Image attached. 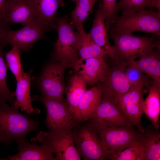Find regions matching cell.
Returning a JSON list of instances; mask_svg holds the SVG:
<instances>
[{
    "label": "cell",
    "mask_w": 160,
    "mask_h": 160,
    "mask_svg": "<svg viewBox=\"0 0 160 160\" xmlns=\"http://www.w3.org/2000/svg\"><path fill=\"white\" fill-rule=\"evenodd\" d=\"M108 32L114 43L113 63L116 65L126 67L130 65L144 53L155 47L160 48V36L156 35L149 37L110 30Z\"/></svg>",
    "instance_id": "obj_1"
},
{
    "label": "cell",
    "mask_w": 160,
    "mask_h": 160,
    "mask_svg": "<svg viewBox=\"0 0 160 160\" xmlns=\"http://www.w3.org/2000/svg\"><path fill=\"white\" fill-rule=\"evenodd\" d=\"M54 29L57 31L58 37L54 44L52 61H59L67 68H70L79 59L78 47L85 32L75 31L66 15L56 17Z\"/></svg>",
    "instance_id": "obj_2"
},
{
    "label": "cell",
    "mask_w": 160,
    "mask_h": 160,
    "mask_svg": "<svg viewBox=\"0 0 160 160\" xmlns=\"http://www.w3.org/2000/svg\"><path fill=\"white\" fill-rule=\"evenodd\" d=\"M39 123L6 103L0 105V137L9 144L12 140L18 143L25 140L29 132L38 129Z\"/></svg>",
    "instance_id": "obj_3"
},
{
    "label": "cell",
    "mask_w": 160,
    "mask_h": 160,
    "mask_svg": "<svg viewBox=\"0 0 160 160\" xmlns=\"http://www.w3.org/2000/svg\"><path fill=\"white\" fill-rule=\"evenodd\" d=\"M109 30L129 33L140 31L160 36V13L150 9L118 16Z\"/></svg>",
    "instance_id": "obj_4"
},
{
    "label": "cell",
    "mask_w": 160,
    "mask_h": 160,
    "mask_svg": "<svg viewBox=\"0 0 160 160\" xmlns=\"http://www.w3.org/2000/svg\"><path fill=\"white\" fill-rule=\"evenodd\" d=\"M37 140L55 154L56 160H81L74 142L71 129L40 131Z\"/></svg>",
    "instance_id": "obj_5"
},
{
    "label": "cell",
    "mask_w": 160,
    "mask_h": 160,
    "mask_svg": "<svg viewBox=\"0 0 160 160\" xmlns=\"http://www.w3.org/2000/svg\"><path fill=\"white\" fill-rule=\"evenodd\" d=\"M132 126L109 127L97 131L107 158L110 159L132 143L141 140L143 135Z\"/></svg>",
    "instance_id": "obj_6"
},
{
    "label": "cell",
    "mask_w": 160,
    "mask_h": 160,
    "mask_svg": "<svg viewBox=\"0 0 160 160\" xmlns=\"http://www.w3.org/2000/svg\"><path fill=\"white\" fill-rule=\"evenodd\" d=\"M66 66L60 62L52 61L44 67L37 78V86L41 95L63 100L65 90L64 73Z\"/></svg>",
    "instance_id": "obj_7"
},
{
    "label": "cell",
    "mask_w": 160,
    "mask_h": 160,
    "mask_svg": "<svg viewBox=\"0 0 160 160\" xmlns=\"http://www.w3.org/2000/svg\"><path fill=\"white\" fill-rule=\"evenodd\" d=\"M33 99L41 102L45 105L47 111L45 122L49 131L72 129L75 125L77 120L64 100L50 98L41 95H35Z\"/></svg>",
    "instance_id": "obj_8"
},
{
    "label": "cell",
    "mask_w": 160,
    "mask_h": 160,
    "mask_svg": "<svg viewBox=\"0 0 160 160\" xmlns=\"http://www.w3.org/2000/svg\"><path fill=\"white\" fill-rule=\"evenodd\" d=\"M144 86L141 83L135 85L121 97L113 100L121 111L142 133L145 132L141 124L144 113Z\"/></svg>",
    "instance_id": "obj_9"
},
{
    "label": "cell",
    "mask_w": 160,
    "mask_h": 160,
    "mask_svg": "<svg viewBox=\"0 0 160 160\" xmlns=\"http://www.w3.org/2000/svg\"><path fill=\"white\" fill-rule=\"evenodd\" d=\"M72 132L77 151L84 160L107 158L97 131L90 124Z\"/></svg>",
    "instance_id": "obj_10"
},
{
    "label": "cell",
    "mask_w": 160,
    "mask_h": 160,
    "mask_svg": "<svg viewBox=\"0 0 160 160\" xmlns=\"http://www.w3.org/2000/svg\"><path fill=\"white\" fill-rule=\"evenodd\" d=\"M91 119L89 124L97 131L109 127L133 125L119 110L113 98L103 94Z\"/></svg>",
    "instance_id": "obj_11"
},
{
    "label": "cell",
    "mask_w": 160,
    "mask_h": 160,
    "mask_svg": "<svg viewBox=\"0 0 160 160\" xmlns=\"http://www.w3.org/2000/svg\"><path fill=\"white\" fill-rule=\"evenodd\" d=\"M46 31L35 19L18 30H12L8 27L2 45L4 47L9 44L20 50L29 51L35 42L44 38Z\"/></svg>",
    "instance_id": "obj_12"
},
{
    "label": "cell",
    "mask_w": 160,
    "mask_h": 160,
    "mask_svg": "<svg viewBox=\"0 0 160 160\" xmlns=\"http://www.w3.org/2000/svg\"><path fill=\"white\" fill-rule=\"evenodd\" d=\"M106 55L86 59H79L71 66L87 84L93 86L99 81L103 82L109 69Z\"/></svg>",
    "instance_id": "obj_13"
},
{
    "label": "cell",
    "mask_w": 160,
    "mask_h": 160,
    "mask_svg": "<svg viewBox=\"0 0 160 160\" xmlns=\"http://www.w3.org/2000/svg\"><path fill=\"white\" fill-rule=\"evenodd\" d=\"M35 19L31 0H5L2 20L7 25L17 23L25 26Z\"/></svg>",
    "instance_id": "obj_14"
},
{
    "label": "cell",
    "mask_w": 160,
    "mask_h": 160,
    "mask_svg": "<svg viewBox=\"0 0 160 160\" xmlns=\"http://www.w3.org/2000/svg\"><path fill=\"white\" fill-rule=\"evenodd\" d=\"M124 67L116 65L109 70L105 80L101 85L102 94L117 99L132 87L124 73Z\"/></svg>",
    "instance_id": "obj_15"
},
{
    "label": "cell",
    "mask_w": 160,
    "mask_h": 160,
    "mask_svg": "<svg viewBox=\"0 0 160 160\" xmlns=\"http://www.w3.org/2000/svg\"><path fill=\"white\" fill-rule=\"evenodd\" d=\"M105 20L103 3L102 1H100L95 12L92 25L89 33L95 42L106 52L113 62L115 60L114 48L110 43Z\"/></svg>",
    "instance_id": "obj_16"
},
{
    "label": "cell",
    "mask_w": 160,
    "mask_h": 160,
    "mask_svg": "<svg viewBox=\"0 0 160 160\" xmlns=\"http://www.w3.org/2000/svg\"><path fill=\"white\" fill-rule=\"evenodd\" d=\"M34 18L46 31L54 29L55 14L64 0H31Z\"/></svg>",
    "instance_id": "obj_17"
},
{
    "label": "cell",
    "mask_w": 160,
    "mask_h": 160,
    "mask_svg": "<svg viewBox=\"0 0 160 160\" xmlns=\"http://www.w3.org/2000/svg\"><path fill=\"white\" fill-rule=\"evenodd\" d=\"M33 70L28 73H25L22 77L17 81V87L14 92L16 97L15 101L13 106L21 111H25L29 114H39V110L34 108L32 105L34 101L31 98L30 94V84L32 80L35 78L31 76Z\"/></svg>",
    "instance_id": "obj_18"
},
{
    "label": "cell",
    "mask_w": 160,
    "mask_h": 160,
    "mask_svg": "<svg viewBox=\"0 0 160 160\" xmlns=\"http://www.w3.org/2000/svg\"><path fill=\"white\" fill-rule=\"evenodd\" d=\"M102 97L101 85L87 90L80 98L78 107V121L90 119L99 105Z\"/></svg>",
    "instance_id": "obj_19"
},
{
    "label": "cell",
    "mask_w": 160,
    "mask_h": 160,
    "mask_svg": "<svg viewBox=\"0 0 160 160\" xmlns=\"http://www.w3.org/2000/svg\"><path fill=\"white\" fill-rule=\"evenodd\" d=\"M18 153L8 156L5 160H56L55 156L43 145L31 143L25 139L18 143Z\"/></svg>",
    "instance_id": "obj_20"
},
{
    "label": "cell",
    "mask_w": 160,
    "mask_h": 160,
    "mask_svg": "<svg viewBox=\"0 0 160 160\" xmlns=\"http://www.w3.org/2000/svg\"><path fill=\"white\" fill-rule=\"evenodd\" d=\"M135 60L130 65L151 77L153 81L160 84V48L156 47Z\"/></svg>",
    "instance_id": "obj_21"
},
{
    "label": "cell",
    "mask_w": 160,
    "mask_h": 160,
    "mask_svg": "<svg viewBox=\"0 0 160 160\" xmlns=\"http://www.w3.org/2000/svg\"><path fill=\"white\" fill-rule=\"evenodd\" d=\"M68 83L65 88L68 107L78 121V107L79 100L87 90V83L75 71L69 76Z\"/></svg>",
    "instance_id": "obj_22"
},
{
    "label": "cell",
    "mask_w": 160,
    "mask_h": 160,
    "mask_svg": "<svg viewBox=\"0 0 160 160\" xmlns=\"http://www.w3.org/2000/svg\"><path fill=\"white\" fill-rule=\"evenodd\" d=\"M143 111L153 124L158 129L160 114V84L154 81L149 88V93L144 100Z\"/></svg>",
    "instance_id": "obj_23"
},
{
    "label": "cell",
    "mask_w": 160,
    "mask_h": 160,
    "mask_svg": "<svg viewBox=\"0 0 160 160\" xmlns=\"http://www.w3.org/2000/svg\"><path fill=\"white\" fill-rule=\"evenodd\" d=\"M102 0H78L76 6L71 12L70 23L74 29L81 33L85 32L83 28L84 21L92 12L95 3Z\"/></svg>",
    "instance_id": "obj_24"
},
{
    "label": "cell",
    "mask_w": 160,
    "mask_h": 160,
    "mask_svg": "<svg viewBox=\"0 0 160 160\" xmlns=\"http://www.w3.org/2000/svg\"><path fill=\"white\" fill-rule=\"evenodd\" d=\"M141 142L145 154V160H160L159 132H151L143 135Z\"/></svg>",
    "instance_id": "obj_25"
},
{
    "label": "cell",
    "mask_w": 160,
    "mask_h": 160,
    "mask_svg": "<svg viewBox=\"0 0 160 160\" xmlns=\"http://www.w3.org/2000/svg\"><path fill=\"white\" fill-rule=\"evenodd\" d=\"M79 59H86L107 55L88 33L83 35L78 48Z\"/></svg>",
    "instance_id": "obj_26"
},
{
    "label": "cell",
    "mask_w": 160,
    "mask_h": 160,
    "mask_svg": "<svg viewBox=\"0 0 160 160\" xmlns=\"http://www.w3.org/2000/svg\"><path fill=\"white\" fill-rule=\"evenodd\" d=\"M3 47L0 44V105L8 101L13 107L15 101V94L8 89L7 85V68L3 57Z\"/></svg>",
    "instance_id": "obj_27"
},
{
    "label": "cell",
    "mask_w": 160,
    "mask_h": 160,
    "mask_svg": "<svg viewBox=\"0 0 160 160\" xmlns=\"http://www.w3.org/2000/svg\"><path fill=\"white\" fill-rule=\"evenodd\" d=\"M145 153L140 140L132 143L109 159L113 160H145Z\"/></svg>",
    "instance_id": "obj_28"
},
{
    "label": "cell",
    "mask_w": 160,
    "mask_h": 160,
    "mask_svg": "<svg viewBox=\"0 0 160 160\" xmlns=\"http://www.w3.org/2000/svg\"><path fill=\"white\" fill-rule=\"evenodd\" d=\"M5 53V57L9 68L15 76L17 81L23 76L25 73L22 68L20 61V50L15 47Z\"/></svg>",
    "instance_id": "obj_29"
},
{
    "label": "cell",
    "mask_w": 160,
    "mask_h": 160,
    "mask_svg": "<svg viewBox=\"0 0 160 160\" xmlns=\"http://www.w3.org/2000/svg\"><path fill=\"white\" fill-rule=\"evenodd\" d=\"M148 0H120L117 3L118 11L123 9L122 15L140 12L148 7Z\"/></svg>",
    "instance_id": "obj_30"
},
{
    "label": "cell",
    "mask_w": 160,
    "mask_h": 160,
    "mask_svg": "<svg viewBox=\"0 0 160 160\" xmlns=\"http://www.w3.org/2000/svg\"><path fill=\"white\" fill-rule=\"evenodd\" d=\"M126 76L132 87L141 83L144 86L148 87L150 84L149 79L147 76H145L142 72L131 65L123 67Z\"/></svg>",
    "instance_id": "obj_31"
},
{
    "label": "cell",
    "mask_w": 160,
    "mask_h": 160,
    "mask_svg": "<svg viewBox=\"0 0 160 160\" xmlns=\"http://www.w3.org/2000/svg\"><path fill=\"white\" fill-rule=\"evenodd\" d=\"M116 0H102L103 3L105 25L108 32L118 16Z\"/></svg>",
    "instance_id": "obj_32"
},
{
    "label": "cell",
    "mask_w": 160,
    "mask_h": 160,
    "mask_svg": "<svg viewBox=\"0 0 160 160\" xmlns=\"http://www.w3.org/2000/svg\"><path fill=\"white\" fill-rule=\"evenodd\" d=\"M7 27L2 20H0V44L2 45L5 32Z\"/></svg>",
    "instance_id": "obj_33"
},
{
    "label": "cell",
    "mask_w": 160,
    "mask_h": 160,
    "mask_svg": "<svg viewBox=\"0 0 160 160\" xmlns=\"http://www.w3.org/2000/svg\"><path fill=\"white\" fill-rule=\"evenodd\" d=\"M150 9L153 7L158 9V12L160 13V0H148V7Z\"/></svg>",
    "instance_id": "obj_34"
},
{
    "label": "cell",
    "mask_w": 160,
    "mask_h": 160,
    "mask_svg": "<svg viewBox=\"0 0 160 160\" xmlns=\"http://www.w3.org/2000/svg\"><path fill=\"white\" fill-rule=\"evenodd\" d=\"M5 0H0V20L2 19V10Z\"/></svg>",
    "instance_id": "obj_35"
},
{
    "label": "cell",
    "mask_w": 160,
    "mask_h": 160,
    "mask_svg": "<svg viewBox=\"0 0 160 160\" xmlns=\"http://www.w3.org/2000/svg\"><path fill=\"white\" fill-rule=\"evenodd\" d=\"M0 142L3 143L4 144L7 145H9V144L5 140L3 139V138L0 137Z\"/></svg>",
    "instance_id": "obj_36"
},
{
    "label": "cell",
    "mask_w": 160,
    "mask_h": 160,
    "mask_svg": "<svg viewBox=\"0 0 160 160\" xmlns=\"http://www.w3.org/2000/svg\"><path fill=\"white\" fill-rule=\"evenodd\" d=\"M73 2H76L78 0H71Z\"/></svg>",
    "instance_id": "obj_37"
}]
</instances>
